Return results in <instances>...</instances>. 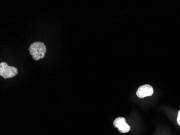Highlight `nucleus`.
<instances>
[{
    "label": "nucleus",
    "mask_w": 180,
    "mask_h": 135,
    "mask_svg": "<svg viewBox=\"0 0 180 135\" xmlns=\"http://www.w3.org/2000/svg\"><path fill=\"white\" fill-rule=\"evenodd\" d=\"M29 51L33 60L38 61L44 57L46 52V47L43 42H35L29 47Z\"/></svg>",
    "instance_id": "1"
},
{
    "label": "nucleus",
    "mask_w": 180,
    "mask_h": 135,
    "mask_svg": "<svg viewBox=\"0 0 180 135\" xmlns=\"http://www.w3.org/2000/svg\"><path fill=\"white\" fill-rule=\"evenodd\" d=\"M18 74L17 69L13 66H9L6 62L0 63V76L5 79L15 76Z\"/></svg>",
    "instance_id": "2"
},
{
    "label": "nucleus",
    "mask_w": 180,
    "mask_h": 135,
    "mask_svg": "<svg viewBox=\"0 0 180 135\" xmlns=\"http://www.w3.org/2000/svg\"><path fill=\"white\" fill-rule=\"evenodd\" d=\"M113 125L118 128L121 133H127L130 130V127L127 123L124 117H120L116 119L113 122Z\"/></svg>",
    "instance_id": "3"
},
{
    "label": "nucleus",
    "mask_w": 180,
    "mask_h": 135,
    "mask_svg": "<svg viewBox=\"0 0 180 135\" xmlns=\"http://www.w3.org/2000/svg\"><path fill=\"white\" fill-rule=\"evenodd\" d=\"M154 93V90L151 85L145 84L142 85L137 90V95L139 98H144L151 96Z\"/></svg>",
    "instance_id": "4"
},
{
    "label": "nucleus",
    "mask_w": 180,
    "mask_h": 135,
    "mask_svg": "<svg viewBox=\"0 0 180 135\" xmlns=\"http://www.w3.org/2000/svg\"><path fill=\"white\" fill-rule=\"evenodd\" d=\"M177 122L178 125L180 126V110L178 111V119H177Z\"/></svg>",
    "instance_id": "5"
}]
</instances>
